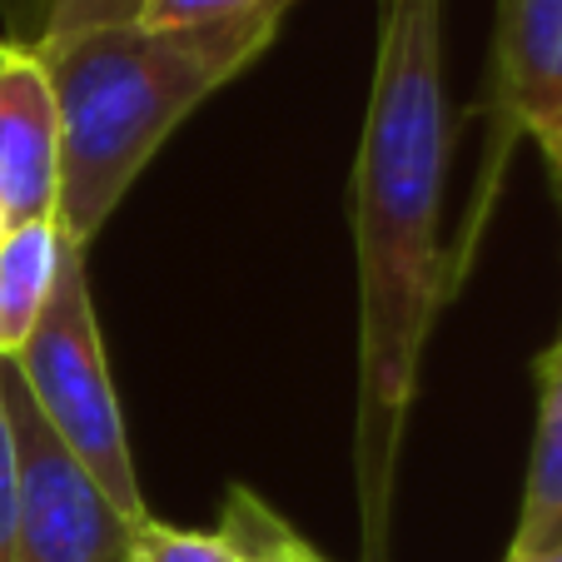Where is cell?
<instances>
[{
    "mask_svg": "<svg viewBox=\"0 0 562 562\" xmlns=\"http://www.w3.org/2000/svg\"><path fill=\"white\" fill-rule=\"evenodd\" d=\"M562 548V339L538 359V434L508 558Z\"/></svg>",
    "mask_w": 562,
    "mask_h": 562,
    "instance_id": "cell-7",
    "label": "cell"
},
{
    "mask_svg": "<svg viewBox=\"0 0 562 562\" xmlns=\"http://www.w3.org/2000/svg\"><path fill=\"white\" fill-rule=\"evenodd\" d=\"M498 110L532 139L562 125V0H498Z\"/></svg>",
    "mask_w": 562,
    "mask_h": 562,
    "instance_id": "cell-6",
    "label": "cell"
},
{
    "mask_svg": "<svg viewBox=\"0 0 562 562\" xmlns=\"http://www.w3.org/2000/svg\"><path fill=\"white\" fill-rule=\"evenodd\" d=\"M135 562H234V542L224 528H170L145 518L135 532Z\"/></svg>",
    "mask_w": 562,
    "mask_h": 562,
    "instance_id": "cell-11",
    "label": "cell"
},
{
    "mask_svg": "<svg viewBox=\"0 0 562 562\" xmlns=\"http://www.w3.org/2000/svg\"><path fill=\"white\" fill-rule=\"evenodd\" d=\"M220 528L234 532V538L255 542V548L265 552V558H274V562H324L304 538H299V532L284 528V518H279L274 508H265V503H259L255 493H245V488H234L229 498H224V522Z\"/></svg>",
    "mask_w": 562,
    "mask_h": 562,
    "instance_id": "cell-10",
    "label": "cell"
},
{
    "mask_svg": "<svg viewBox=\"0 0 562 562\" xmlns=\"http://www.w3.org/2000/svg\"><path fill=\"white\" fill-rule=\"evenodd\" d=\"M503 562H562V548H548V552H528V558H503Z\"/></svg>",
    "mask_w": 562,
    "mask_h": 562,
    "instance_id": "cell-16",
    "label": "cell"
},
{
    "mask_svg": "<svg viewBox=\"0 0 562 562\" xmlns=\"http://www.w3.org/2000/svg\"><path fill=\"white\" fill-rule=\"evenodd\" d=\"M0 234H5V210H0Z\"/></svg>",
    "mask_w": 562,
    "mask_h": 562,
    "instance_id": "cell-17",
    "label": "cell"
},
{
    "mask_svg": "<svg viewBox=\"0 0 562 562\" xmlns=\"http://www.w3.org/2000/svg\"><path fill=\"white\" fill-rule=\"evenodd\" d=\"M279 25V11L200 31L120 25L35 50L60 110L55 224L75 249L90 255L95 234L120 210L155 149L180 130L194 105L249 70L269 50Z\"/></svg>",
    "mask_w": 562,
    "mask_h": 562,
    "instance_id": "cell-2",
    "label": "cell"
},
{
    "mask_svg": "<svg viewBox=\"0 0 562 562\" xmlns=\"http://www.w3.org/2000/svg\"><path fill=\"white\" fill-rule=\"evenodd\" d=\"M15 369H21L45 424L55 428V438L75 453V463L95 477L100 493L130 522H145L149 508H145V493H139V477H135V458H130V438H125V418H120L115 383H110L105 344H100L86 249H75L70 239H65V255H60L55 294L45 304L35 334L25 339V349L15 353Z\"/></svg>",
    "mask_w": 562,
    "mask_h": 562,
    "instance_id": "cell-3",
    "label": "cell"
},
{
    "mask_svg": "<svg viewBox=\"0 0 562 562\" xmlns=\"http://www.w3.org/2000/svg\"><path fill=\"white\" fill-rule=\"evenodd\" d=\"M538 145H542V155H548L552 175H558V184H562V125H552L548 135H538Z\"/></svg>",
    "mask_w": 562,
    "mask_h": 562,
    "instance_id": "cell-14",
    "label": "cell"
},
{
    "mask_svg": "<svg viewBox=\"0 0 562 562\" xmlns=\"http://www.w3.org/2000/svg\"><path fill=\"white\" fill-rule=\"evenodd\" d=\"M0 15H5V41L25 45V50H45V45L75 41L90 31L139 25L145 0H0Z\"/></svg>",
    "mask_w": 562,
    "mask_h": 562,
    "instance_id": "cell-9",
    "label": "cell"
},
{
    "mask_svg": "<svg viewBox=\"0 0 562 562\" xmlns=\"http://www.w3.org/2000/svg\"><path fill=\"white\" fill-rule=\"evenodd\" d=\"M60 110L41 55L0 35V210L5 224L55 220Z\"/></svg>",
    "mask_w": 562,
    "mask_h": 562,
    "instance_id": "cell-5",
    "label": "cell"
},
{
    "mask_svg": "<svg viewBox=\"0 0 562 562\" xmlns=\"http://www.w3.org/2000/svg\"><path fill=\"white\" fill-rule=\"evenodd\" d=\"M229 542H234V562H274V558H265V552L255 548V542H245V538H234L229 532Z\"/></svg>",
    "mask_w": 562,
    "mask_h": 562,
    "instance_id": "cell-15",
    "label": "cell"
},
{
    "mask_svg": "<svg viewBox=\"0 0 562 562\" xmlns=\"http://www.w3.org/2000/svg\"><path fill=\"white\" fill-rule=\"evenodd\" d=\"M15 503H21V468H15V438L0 408V562L15 552Z\"/></svg>",
    "mask_w": 562,
    "mask_h": 562,
    "instance_id": "cell-13",
    "label": "cell"
},
{
    "mask_svg": "<svg viewBox=\"0 0 562 562\" xmlns=\"http://www.w3.org/2000/svg\"><path fill=\"white\" fill-rule=\"evenodd\" d=\"M0 408L21 468L11 562H135L139 522H130L55 438L15 359H0Z\"/></svg>",
    "mask_w": 562,
    "mask_h": 562,
    "instance_id": "cell-4",
    "label": "cell"
},
{
    "mask_svg": "<svg viewBox=\"0 0 562 562\" xmlns=\"http://www.w3.org/2000/svg\"><path fill=\"white\" fill-rule=\"evenodd\" d=\"M65 234L55 220L5 224L0 234V359H15L55 294Z\"/></svg>",
    "mask_w": 562,
    "mask_h": 562,
    "instance_id": "cell-8",
    "label": "cell"
},
{
    "mask_svg": "<svg viewBox=\"0 0 562 562\" xmlns=\"http://www.w3.org/2000/svg\"><path fill=\"white\" fill-rule=\"evenodd\" d=\"M448 175L443 0H379V60L353 165L359 249V477L363 558L383 562L393 477L418 369L443 304L438 210Z\"/></svg>",
    "mask_w": 562,
    "mask_h": 562,
    "instance_id": "cell-1",
    "label": "cell"
},
{
    "mask_svg": "<svg viewBox=\"0 0 562 562\" xmlns=\"http://www.w3.org/2000/svg\"><path fill=\"white\" fill-rule=\"evenodd\" d=\"M289 5L294 0H145L139 25H149V31H200V25H229L265 11L289 15Z\"/></svg>",
    "mask_w": 562,
    "mask_h": 562,
    "instance_id": "cell-12",
    "label": "cell"
}]
</instances>
